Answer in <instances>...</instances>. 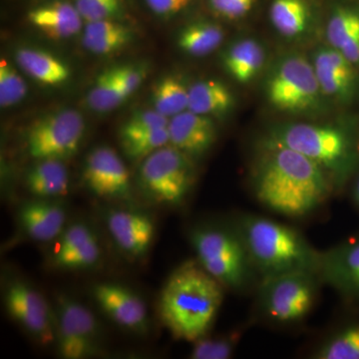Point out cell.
Returning <instances> with one entry per match:
<instances>
[{
    "instance_id": "cell-1",
    "label": "cell",
    "mask_w": 359,
    "mask_h": 359,
    "mask_svg": "<svg viewBox=\"0 0 359 359\" xmlns=\"http://www.w3.org/2000/svg\"><path fill=\"white\" fill-rule=\"evenodd\" d=\"M252 188L266 209L289 218L309 216L335 192L334 182L320 165L280 146L262 145Z\"/></svg>"
},
{
    "instance_id": "cell-2",
    "label": "cell",
    "mask_w": 359,
    "mask_h": 359,
    "mask_svg": "<svg viewBox=\"0 0 359 359\" xmlns=\"http://www.w3.org/2000/svg\"><path fill=\"white\" fill-rule=\"evenodd\" d=\"M224 290L199 264H182L161 292V320L175 339L192 342L202 339L218 316Z\"/></svg>"
},
{
    "instance_id": "cell-3",
    "label": "cell",
    "mask_w": 359,
    "mask_h": 359,
    "mask_svg": "<svg viewBox=\"0 0 359 359\" xmlns=\"http://www.w3.org/2000/svg\"><path fill=\"white\" fill-rule=\"evenodd\" d=\"M259 280L290 271L318 273L321 252L292 226L257 215L235 219Z\"/></svg>"
},
{
    "instance_id": "cell-4",
    "label": "cell",
    "mask_w": 359,
    "mask_h": 359,
    "mask_svg": "<svg viewBox=\"0 0 359 359\" xmlns=\"http://www.w3.org/2000/svg\"><path fill=\"white\" fill-rule=\"evenodd\" d=\"M263 146L297 151L320 165L340 192L359 171V139L337 126L289 123L269 130Z\"/></svg>"
},
{
    "instance_id": "cell-5",
    "label": "cell",
    "mask_w": 359,
    "mask_h": 359,
    "mask_svg": "<svg viewBox=\"0 0 359 359\" xmlns=\"http://www.w3.org/2000/svg\"><path fill=\"white\" fill-rule=\"evenodd\" d=\"M198 264L224 285L245 292L257 285L259 276L235 221L231 224L203 226L191 233Z\"/></svg>"
},
{
    "instance_id": "cell-6",
    "label": "cell",
    "mask_w": 359,
    "mask_h": 359,
    "mask_svg": "<svg viewBox=\"0 0 359 359\" xmlns=\"http://www.w3.org/2000/svg\"><path fill=\"white\" fill-rule=\"evenodd\" d=\"M321 285L316 271H290L261 278L257 285L259 316L283 327L302 323L316 306Z\"/></svg>"
},
{
    "instance_id": "cell-7",
    "label": "cell",
    "mask_w": 359,
    "mask_h": 359,
    "mask_svg": "<svg viewBox=\"0 0 359 359\" xmlns=\"http://www.w3.org/2000/svg\"><path fill=\"white\" fill-rule=\"evenodd\" d=\"M139 181L151 200L171 207L180 205L192 190L195 168L190 156L168 144L143 160Z\"/></svg>"
},
{
    "instance_id": "cell-8",
    "label": "cell",
    "mask_w": 359,
    "mask_h": 359,
    "mask_svg": "<svg viewBox=\"0 0 359 359\" xmlns=\"http://www.w3.org/2000/svg\"><path fill=\"white\" fill-rule=\"evenodd\" d=\"M266 91L275 107L294 113L318 109L323 93L313 65L301 55L280 61L269 77Z\"/></svg>"
},
{
    "instance_id": "cell-9",
    "label": "cell",
    "mask_w": 359,
    "mask_h": 359,
    "mask_svg": "<svg viewBox=\"0 0 359 359\" xmlns=\"http://www.w3.org/2000/svg\"><path fill=\"white\" fill-rule=\"evenodd\" d=\"M85 133L81 113L59 109L42 116L26 134L28 153L34 159L65 160L76 154Z\"/></svg>"
},
{
    "instance_id": "cell-10",
    "label": "cell",
    "mask_w": 359,
    "mask_h": 359,
    "mask_svg": "<svg viewBox=\"0 0 359 359\" xmlns=\"http://www.w3.org/2000/svg\"><path fill=\"white\" fill-rule=\"evenodd\" d=\"M56 339L59 353L66 359H83L96 353L98 327L93 314L69 297L58 299Z\"/></svg>"
},
{
    "instance_id": "cell-11",
    "label": "cell",
    "mask_w": 359,
    "mask_h": 359,
    "mask_svg": "<svg viewBox=\"0 0 359 359\" xmlns=\"http://www.w3.org/2000/svg\"><path fill=\"white\" fill-rule=\"evenodd\" d=\"M318 275L347 304L359 306V233L321 252Z\"/></svg>"
},
{
    "instance_id": "cell-12",
    "label": "cell",
    "mask_w": 359,
    "mask_h": 359,
    "mask_svg": "<svg viewBox=\"0 0 359 359\" xmlns=\"http://www.w3.org/2000/svg\"><path fill=\"white\" fill-rule=\"evenodd\" d=\"M83 182L97 197L110 200H129L131 179L126 165L110 147H97L85 160Z\"/></svg>"
},
{
    "instance_id": "cell-13",
    "label": "cell",
    "mask_w": 359,
    "mask_h": 359,
    "mask_svg": "<svg viewBox=\"0 0 359 359\" xmlns=\"http://www.w3.org/2000/svg\"><path fill=\"white\" fill-rule=\"evenodd\" d=\"M7 311L40 344L56 339V327L48 304L36 290L22 282H14L6 294Z\"/></svg>"
},
{
    "instance_id": "cell-14",
    "label": "cell",
    "mask_w": 359,
    "mask_h": 359,
    "mask_svg": "<svg viewBox=\"0 0 359 359\" xmlns=\"http://www.w3.org/2000/svg\"><path fill=\"white\" fill-rule=\"evenodd\" d=\"M97 304L120 327L137 332L147 330L145 304L131 290L116 283H99L93 290Z\"/></svg>"
},
{
    "instance_id": "cell-15",
    "label": "cell",
    "mask_w": 359,
    "mask_h": 359,
    "mask_svg": "<svg viewBox=\"0 0 359 359\" xmlns=\"http://www.w3.org/2000/svg\"><path fill=\"white\" fill-rule=\"evenodd\" d=\"M313 67L323 94L344 101L353 98L358 87V67L341 52L334 47L320 49Z\"/></svg>"
},
{
    "instance_id": "cell-16",
    "label": "cell",
    "mask_w": 359,
    "mask_h": 359,
    "mask_svg": "<svg viewBox=\"0 0 359 359\" xmlns=\"http://www.w3.org/2000/svg\"><path fill=\"white\" fill-rule=\"evenodd\" d=\"M115 244L131 257L148 252L155 233V224L148 215L129 210H115L106 219Z\"/></svg>"
},
{
    "instance_id": "cell-17",
    "label": "cell",
    "mask_w": 359,
    "mask_h": 359,
    "mask_svg": "<svg viewBox=\"0 0 359 359\" xmlns=\"http://www.w3.org/2000/svg\"><path fill=\"white\" fill-rule=\"evenodd\" d=\"M170 144L190 156L205 154L217 140V128L210 116L186 110L170 119Z\"/></svg>"
},
{
    "instance_id": "cell-18",
    "label": "cell",
    "mask_w": 359,
    "mask_h": 359,
    "mask_svg": "<svg viewBox=\"0 0 359 359\" xmlns=\"http://www.w3.org/2000/svg\"><path fill=\"white\" fill-rule=\"evenodd\" d=\"M82 18L76 6L55 1L36 7L28 13V21L45 36L54 40L67 39L81 30Z\"/></svg>"
},
{
    "instance_id": "cell-19",
    "label": "cell",
    "mask_w": 359,
    "mask_h": 359,
    "mask_svg": "<svg viewBox=\"0 0 359 359\" xmlns=\"http://www.w3.org/2000/svg\"><path fill=\"white\" fill-rule=\"evenodd\" d=\"M20 219L28 237L39 242H49L62 233L66 216L60 205L36 201L21 208Z\"/></svg>"
},
{
    "instance_id": "cell-20",
    "label": "cell",
    "mask_w": 359,
    "mask_h": 359,
    "mask_svg": "<svg viewBox=\"0 0 359 359\" xmlns=\"http://www.w3.org/2000/svg\"><path fill=\"white\" fill-rule=\"evenodd\" d=\"M327 35L332 47L337 49L359 67V7L340 6L332 11Z\"/></svg>"
},
{
    "instance_id": "cell-21",
    "label": "cell",
    "mask_w": 359,
    "mask_h": 359,
    "mask_svg": "<svg viewBox=\"0 0 359 359\" xmlns=\"http://www.w3.org/2000/svg\"><path fill=\"white\" fill-rule=\"evenodd\" d=\"M18 67L39 83L56 86L65 83L71 76L69 66L49 52L32 47L18 49Z\"/></svg>"
},
{
    "instance_id": "cell-22",
    "label": "cell",
    "mask_w": 359,
    "mask_h": 359,
    "mask_svg": "<svg viewBox=\"0 0 359 359\" xmlns=\"http://www.w3.org/2000/svg\"><path fill=\"white\" fill-rule=\"evenodd\" d=\"M314 359H359V313L342 320L316 346Z\"/></svg>"
},
{
    "instance_id": "cell-23",
    "label": "cell",
    "mask_w": 359,
    "mask_h": 359,
    "mask_svg": "<svg viewBox=\"0 0 359 359\" xmlns=\"http://www.w3.org/2000/svg\"><path fill=\"white\" fill-rule=\"evenodd\" d=\"M25 183L37 197H63L69 192V173L61 160H39L26 175Z\"/></svg>"
},
{
    "instance_id": "cell-24",
    "label": "cell",
    "mask_w": 359,
    "mask_h": 359,
    "mask_svg": "<svg viewBox=\"0 0 359 359\" xmlns=\"http://www.w3.org/2000/svg\"><path fill=\"white\" fill-rule=\"evenodd\" d=\"M132 39L127 26L112 20L90 21L84 28L82 44L96 55H109L124 48Z\"/></svg>"
},
{
    "instance_id": "cell-25",
    "label": "cell",
    "mask_w": 359,
    "mask_h": 359,
    "mask_svg": "<svg viewBox=\"0 0 359 359\" xmlns=\"http://www.w3.org/2000/svg\"><path fill=\"white\" fill-rule=\"evenodd\" d=\"M263 46L254 39H244L231 45L224 55V69L236 81L245 84L252 81L264 65Z\"/></svg>"
},
{
    "instance_id": "cell-26",
    "label": "cell",
    "mask_w": 359,
    "mask_h": 359,
    "mask_svg": "<svg viewBox=\"0 0 359 359\" xmlns=\"http://www.w3.org/2000/svg\"><path fill=\"white\" fill-rule=\"evenodd\" d=\"M233 106V96L230 89L215 79L201 80L189 88L188 110L197 114L222 115Z\"/></svg>"
},
{
    "instance_id": "cell-27",
    "label": "cell",
    "mask_w": 359,
    "mask_h": 359,
    "mask_svg": "<svg viewBox=\"0 0 359 359\" xmlns=\"http://www.w3.org/2000/svg\"><path fill=\"white\" fill-rule=\"evenodd\" d=\"M224 32L221 26L209 21H198L187 25L178 39L180 49L196 57L208 55L222 44Z\"/></svg>"
},
{
    "instance_id": "cell-28",
    "label": "cell",
    "mask_w": 359,
    "mask_h": 359,
    "mask_svg": "<svg viewBox=\"0 0 359 359\" xmlns=\"http://www.w3.org/2000/svg\"><path fill=\"white\" fill-rule=\"evenodd\" d=\"M269 16L280 34L295 37L308 28L311 11L306 0H273Z\"/></svg>"
},
{
    "instance_id": "cell-29",
    "label": "cell",
    "mask_w": 359,
    "mask_h": 359,
    "mask_svg": "<svg viewBox=\"0 0 359 359\" xmlns=\"http://www.w3.org/2000/svg\"><path fill=\"white\" fill-rule=\"evenodd\" d=\"M152 103L156 111L171 119L188 110L189 88L178 77L162 78L153 89Z\"/></svg>"
},
{
    "instance_id": "cell-30",
    "label": "cell",
    "mask_w": 359,
    "mask_h": 359,
    "mask_svg": "<svg viewBox=\"0 0 359 359\" xmlns=\"http://www.w3.org/2000/svg\"><path fill=\"white\" fill-rule=\"evenodd\" d=\"M120 82L116 76L115 68L103 71L92 85L86 97L87 106L95 112H108L117 108L126 100Z\"/></svg>"
},
{
    "instance_id": "cell-31",
    "label": "cell",
    "mask_w": 359,
    "mask_h": 359,
    "mask_svg": "<svg viewBox=\"0 0 359 359\" xmlns=\"http://www.w3.org/2000/svg\"><path fill=\"white\" fill-rule=\"evenodd\" d=\"M27 94V85L20 71L6 59L0 61V105L11 107L21 102Z\"/></svg>"
},
{
    "instance_id": "cell-32",
    "label": "cell",
    "mask_w": 359,
    "mask_h": 359,
    "mask_svg": "<svg viewBox=\"0 0 359 359\" xmlns=\"http://www.w3.org/2000/svg\"><path fill=\"white\" fill-rule=\"evenodd\" d=\"M101 248L95 235L61 256L54 257L56 266L66 269L91 268L98 263Z\"/></svg>"
},
{
    "instance_id": "cell-33",
    "label": "cell",
    "mask_w": 359,
    "mask_h": 359,
    "mask_svg": "<svg viewBox=\"0 0 359 359\" xmlns=\"http://www.w3.org/2000/svg\"><path fill=\"white\" fill-rule=\"evenodd\" d=\"M121 142L123 150L130 159L144 160L158 149L170 144L169 132L166 127L132 138L122 139Z\"/></svg>"
},
{
    "instance_id": "cell-34",
    "label": "cell",
    "mask_w": 359,
    "mask_h": 359,
    "mask_svg": "<svg viewBox=\"0 0 359 359\" xmlns=\"http://www.w3.org/2000/svg\"><path fill=\"white\" fill-rule=\"evenodd\" d=\"M240 337L237 334L216 337V339H202L194 341V347L190 353L193 359H228L233 355L237 341Z\"/></svg>"
},
{
    "instance_id": "cell-35",
    "label": "cell",
    "mask_w": 359,
    "mask_h": 359,
    "mask_svg": "<svg viewBox=\"0 0 359 359\" xmlns=\"http://www.w3.org/2000/svg\"><path fill=\"white\" fill-rule=\"evenodd\" d=\"M170 119L155 109L134 113L123 125L120 136L122 139L132 138L156 130L166 128Z\"/></svg>"
},
{
    "instance_id": "cell-36",
    "label": "cell",
    "mask_w": 359,
    "mask_h": 359,
    "mask_svg": "<svg viewBox=\"0 0 359 359\" xmlns=\"http://www.w3.org/2000/svg\"><path fill=\"white\" fill-rule=\"evenodd\" d=\"M75 6L82 20H112L122 11V0H75Z\"/></svg>"
},
{
    "instance_id": "cell-37",
    "label": "cell",
    "mask_w": 359,
    "mask_h": 359,
    "mask_svg": "<svg viewBox=\"0 0 359 359\" xmlns=\"http://www.w3.org/2000/svg\"><path fill=\"white\" fill-rule=\"evenodd\" d=\"M116 76L121 85L127 98L138 90L147 75V68L144 65H124L115 68Z\"/></svg>"
},
{
    "instance_id": "cell-38",
    "label": "cell",
    "mask_w": 359,
    "mask_h": 359,
    "mask_svg": "<svg viewBox=\"0 0 359 359\" xmlns=\"http://www.w3.org/2000/svg\"><path fill=\"white\" fill-rule=\"evenodd\" d=\"M93 235V231L90 230L89 226L86 224L80 223L72 224L61 235L54 257L66 254V252L77 247L78 245L88 240Z\"/></svg>"
},
{
    "instance_id": "cell-39",
    "label": "cell",
    "mask_w": 359,
    "mask_h": 359,
    "mask_svg": "<svg viewBox=\"0 0 359 359\" xmlns=\"http://www.w3.org/2000/svg\"><path fill=\"white\" fill-rule=\"evenodd\" d=\"M256 0H209L212 11L228 20H238L250 13Z\"/></svg>"
},
{
    "instance_id": "cell-40",
    "label": "cell",
    "mask_w": 359,
    "mask_h": 359,
    "mask_svg": "<svg viewBox=\"0 0 359 359\" xmlns=\"http://www.w3.org/2000/svg\"><path fill=\"white\" fill-rule=\"evenodd\" d=\"M145 2L152 13L168 18L181 13L192 0H145Z\"/></svg>"
},
{
    "instance_id": "cell-41",
    "label": "cell",
    "mask_w": 359,
    "mask_h": 359,
    "mask_svg": "<svg viewBox=\"0 0 359 359\" xmlns=\"http://www.w3.org/2000/svg\"><path fill=\"white\" fill-rule=\"evenodd\" d=\"M351 204L355 208L356 211L359 212V171L353 177V183L351 185Z\"/></svg>"
}]
</instances>
